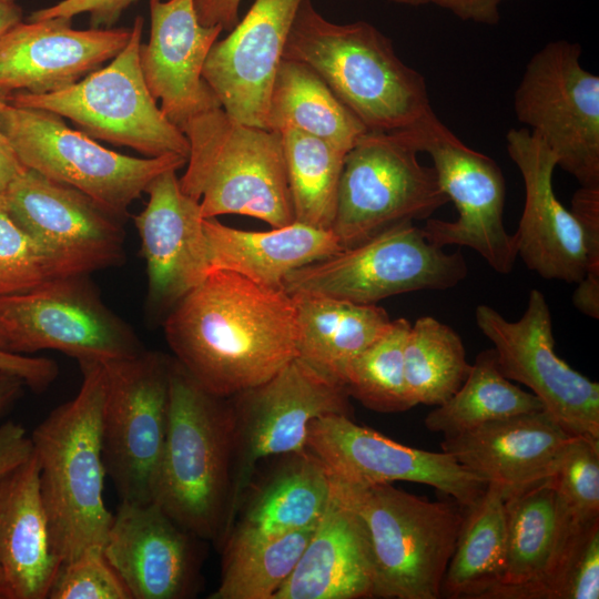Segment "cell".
<instances>
[{"label":"cell","instance_id":"cell-20","mask_svg":"<svg viewBox=\"0 0 599 599\" xmlns=\"http://www.w3.org/2000/svg\"><path fill=\"white\" fill-rule=\"evenodd\" d=\"M134 217L146 264L148 312L165 316L212 271L200 202L182 192L176 170L154 177Z\"/></svg>","mask_w":599,"mask_h":599},{"label":"cell","instance_id":"cell-33","mask_svg":"<svg viewBox=\"0 0 599 599\" xmlns=\"http://www.w3.org/2000/svg\"><path fill=\"white\" fill-rule=\"evenodd\" d=\"M552 478L506 498L505 572L501 582L483 598L499 590L535 585L551 571L558 541Z\"/></svg>","mask_w":599,"mask_h":599},{"label":"cell","instance_id":"cell-7","mask_svg":"<svg viewBox=\"0 0 599 599\" xmlns=\"http://www.w3.org/2000/svg\"><path fill=\"white\" fill-rule=\"evenodd\" d=\"M0 121L24 167L77 189L120 219L154 177L187 162L177 154L133 158L108 150L59 115L17 106L1 97Z\"/></svg>","mask_w":599,"mask_h":599},{"label":"cell","instance_id":"cell-37","mask_svg":"<svg viewBox=\"0 0 599 599\" xmlns=\"http://www.w3.org/2000/svg\"><path fill=\"white\" fill-rule=\"evenodd\" d=\"M404 368L414 404L438 406L459 389L471 364L453 328L432 316H422L408 331Z\"/></svg>","mask_w":599,"mask_h":599},{"label":"cell","instance_id":"cell-3","mask_svg":"<svg viewBox=\"0 0 599 599\" xmlns=\"http://www.w3.org/2000/svg\"><path fill=\"white\" fill-rule=\"evenodd\" d=\"M309 65L367 131L408 129L433 111L425 77L367 21L336 23L302 0L283 53Z\"/></svg>","mask_w":599,"mask_h":599},{"label":"cell","instance_id":"cell-23","mask_svg":"<svg viewBox=\"0 0 599 599\" xmlns=\"http://www.w3.org/2000/svg\"><path fill=\"white\" fill-rule=\"evenodd\" d=\"M506 148L525 185V205L514 234L518 256L547 280L578 284L587 263L583 233L555 194V154L527 128L509 130Z\"/></svg>","mask_w":599,"mask_h":599},{"label":"cell","instance_id":"cell-22","mask_svg":"<svg viewBox=\"0 0 599 599\" xmlns=\"http://www.w3.org/2000/svg\"><path fill=\"white\" fill-rule=\"evenodd\" d=\"M131 28L77 30L71 19L20 21L0 39V97L62 90L112 60Z\"/></svg>","mask_w":599,"mask_h":599},{"label":"cell","instance_id":"cell-5","mask_svg":"<svg viewBox=\"0 0 599 599\" xmlns=\"http://www.w3.org/2000/svg\"><path fill=\"white\" fill-rule=\"evenodd\" d=\"M331 486L365 537L373 598L441 597L465 508L454 499L429 501L392 484L359 486L331 478Z\"/></svg>","mask_w":599,"mask_h":599},{"label":"cell","instance_id":"cell-36","mask_svg":"<svg viewBox=\"0 0 599 599\" xmlns=\"http://www.w3.org/2000/svg\"><path fill=\"white\" fill-rule=\"evenodd\" d=\"M316 525L268 539H226L221 546L220 583L209 598L273 599L294 570Z\"/></svg>","mask_w":599,"mask_h":599},{"label":"cell","instance_id":"cell-28","mask_svg":"<svg viewBox=\"0 0 599 599\" xmlns=\"http://www.w3.org/2000/svg\"><path fill=\"white\" fill-rule=\"evenodd\" d=\"M282 457L265 479L247 489L225 540L268 539L318 522L331 497L326 469L307 449Z\"/></svg>","mask_w":599,"mask_h":599},{"label":"cell","instance_id":"cell-18","mask_svg":"<svg viewBox=\"0 0 599 599\" xmlns=\"http://www.w3.org/2000/svg\"><path fill=\"white\" fill-rule=\"evenodd\" d=\"M306 449L324 466L332 479L368 486L410 481L436 488L464 508L484 493L487 483L445 451L413 448L354 423L345 415L314 419Z\"/></svg>","mask_w":599,"mask_h":599},{"label":"cell","instance_id":"cell-54","mask_svg":"<svg viewBox=\"0 0 599 599\" xmlns=\"http://www.w3.org/2000/svg\"><path fill=\"white\" fill-rule=\"evenodd\" d=\"M2 1H7V2H16V0H2Z\"/></svg>","mask_w":599,"mask_h":599},{"label":"cell","instance_id":"cell-4","mask_svg":"<svg viewBox=\"0 0 599 599\" xmlns=\"http://www.w3.org/2000/svg\"><path fill=\"white\" fill-rule=\"evenodd\" d=\"M232 468L229 402L204 390L172 358L167 430L153 501L197 539L221 547L232 526Z\"/></svg>","mask_w":599,"mask_h":599},{"label":"cell","instance_id":"cell-13","mask_svg":"<svg viewBox=\"0 0 599 599\" xmlns=\"http://www.w3.org/2000/svg\"><path fill=\"white\" fill-rule=\"evenodd\" d=\"M577 42H548L527 63L514 110L552 151L557 166L580 186L598 187L599 77L582 67Z\"/></svg>","mask_w":599,"mask_h":599},{"label":"cell","instance_id":"cell-51","mask_svg":"<svg viewBox=\"0 0 599 599\" xmlns=\"http://www.w3.org/2000/svg\"><path fill=\"white\" fill-rule=\"evenodd\" d=\"M22 21V10L16 2L0 0V39Z\"/></svg>","mask_w":599,"mask_h":599},{"label":"cell","instance_id":"cell-42","mask_svg":"<svg viewBox=\"0 0 599 599\" xmlns=\"http://www.w3.org/2000/svg\"><path fill=\"white\" fill-rule=\"evenodd\" d=\"M572 214L579 222L586 251V273L578 283L572 301L577 309L599 317V186H581L571 201Z\"/></svg>","mask_w":599,"mask_h":599},{"label":"cell","instance_id":"cell-29","mask_svg":"<svg viewBox=\"0 0 599 599\" xmlns=\"http://www.w3.org/2000/svg\"><path fill=\"white\" fill-rule=\"evenodd\" d=\"M203 230L212 270L231 271L271 288H283L292 271L343 248L331 230L297 221L252 232L204 217Z\"/></svg>","mask_w":599,"mask_h":599},{"label":"cell","instance_id":"cell-14","mask_svg":"<svg viewBox=\"0 0 599 599\" xmlns=\"http://www.w3.org/2000/svg\"><path fill=\"white\" fill-rule=\"evenodd\" d=\"M0 331L9 352L54 349L78 363H105L144 349L88 275L58 276L27 293L0 297Z\"/></svg>","mask_w":599,"mask_h":599},{"label":"cell","instance_id":"cell-12","mask_svg":"<svg viewBox=\"0 0 599 599\" xmlns=\"http://www.w3.org/2000/svg\"><path fill=\"white\" fill-rule=\"evenodd\" d=\"M171 361L143 349L102 363L103 460L120 501H153L167 430Z\"/></svg>","mask_w":599,"mask_h":599},{"label":"cell","instance_id":"cell-10","mask_svg":"<svg viewBox=\"0 0 599 599\" xmlns=\"http://www.w3.org/2000/svg\"><path fill=\"white\" fill-rule=\"evenodd\" d=\"M459 251L446 253L423 229L405 222L285 276L288 294H312L356 304H376L415 291H444L467 275Z\"/></svg>","mask_w":599,"mask_h":599},{"label":"cell","instance_id":"cell-34","mask_svg":"<svg viewBox=\"0 0 599 599\" xmlns=\"http://www.w3.org/2000/svg\"><path fill=\"white\" fill-rule=\"evenodd\" d=\"M541 408L536 395L504 376L494 348H489L477 355L459 389L429 412L424 423L427 429L447 438L494 420Z\"/></svg>","mask_w":599,"mask_h":599},{"label":"cell","instance_id":"cell-43","mask_svg":"<svg viewBox=\"0 0 599 599\" xmlns=\"http://www.w3.org/2000/svg\"><path fill=\"white\" fill-rule=\"evenodd\" d=\"M557 582L555 599L599 598V521L581 535Z\"/></svg>","mask_w":599,"mask_h":599},{"label":"cell","instance_id":"cell-16","mask_svg":"<svg viewBox=\"0 0 599 599\" xmlns=\"http://www.w3.org/2000/svg\"><path fill=\"white\" fill-rule=\"evenodd\" d=\"M476 323L494 344L505 377L527 386L571 435L599 439V384L556 354L550 308L540 291H530L518 321L509 322L481 304L476 308Z\"/></svg>","mask_w":599,"mask_h":599},{"label":"cell","instance_id":"cell-2","mask_svg":"<svg viewBox=\"0 0 599 599\" xmlns=\"http://www.w3.org/2000/svg\"><path fill=\"white\" fill-rule=\"evenodd\" d=\"M79 365L78 394L55 407L30 437L50 541L60 564L90 548H103L113 518L103 496L105 372L102 363Z\"/></svg>","mask_w":599,"mask_h":599},{"label":"cell","instance_id":"cell-32","mask_svg":"<svg viewBox=\"0 0 599 599\" xmlns=\"http://www.w3.org/2000/svg\"><path fill=\"white\" fill-rule=\"evenodd\" d=\"M505 501L500 486L489 483L479 498L465 508L441 596L481 599L501 582L506 566Z\"/></svg>","mask_w":599,"mask_h":599},{"label":"cell","instance_id":"cell-39","mask_svg":"<svg viewBox=\"0 0 599 599\" xmlns=\"http://www.w3.org/2000/svg\"><path fill=\"white\" fill-rule=\"evenodd\" d=\"M558 515L575 527L599 520V439L575 436L554 476Z\"/></svg>","mask_w":599,"mask_h":599},{"label":"cell","instance_id":"cell-38","mask_svg":"<svg viewBox=\"0 0 599 599\" xmlns=\"http://www.w3.org/2000/svg\"><path fill=\"white\" fill-rule=\"evenodd\" d=\"M410 323L392 321L389 328L345 367L342 383L349 397L379 413L405 412L416 406L404 368V346Z\"/></svg>","mask_w":599,"mask_h":599},{"label":"cell","instance_id":"cell-41","mask_svg":"<svg viewBox=\"0 0 599 599\" xmlns=\"http://www.w3.org/2000/svg\"><path fill=\"white\" fill-rule=\"evenodd\" d=\"M49 599H132L103 548H90L62 562L50 587Z\"/></svg>","mask_w":599,"mask_h":599},{"label":"cell","instance_id":"cell-19","mask_svg":"<svg viewBox=\"0 0 599 599\" xmlns=\"http://www.w3.org/2000/svg\"><path fill=\"white\" fill-rule=\"evenodd\" d=\"M302 0H254L227 37L212 45L202 77L238 122L268 129V101Z\"/></svg>","mask_w":599,"mask_h":599},{"label":"cell","instance_id":"cell-53","mask_svg":"<svg viewBox=\"0 0 599 599\" xmlns=\"http://www.w3.org/2000/svg\"><path fill=\"white\" fill-rule=\"evenodd\" d=\"M0 348L6 349L4 338L1 331H0Z\"/></svg>","mask_w":599,"mask_h":599},{"label":"cell","instance_id":"cell-8","mask_svg":"<svg viewBox=\"0 0 599 599\" xmlns=\"http://www.w3.org/2000/svg\"><path fill=\"white\" fill-rule=\"evenodd\" d=\"M143 19L136 17L131 37L111 62L80 81L44 94L1 97L22 108L67 118L88 135L129 146L148 158L165 154L189 156V141L156 104L140 64Z\"/></svg>","mask_w":599,"mask_h":599},{"label":"cell","instance_id":"cell-21","mask_svg":"<svg viewBox=\"0 0 599 599\" xmlns=\"http://www.w3.org/2000/svg\"><path fill=\"white\" fill-rule=\"evenodd\" d=\"M195 538L155 501H120L103 554L132 599H184L199 587Z\"/></svg>","mask_w":599,"mask_h":599},{"label":"cell","instance_id":"cell-35","mask_svg":"<svg viewBox=\"0 0 599 599\" xmlns=\"http://www.w3.org/2000/svg\"><path fill=\"white\" fill-rule=\"evenodd\" d=\"M280 134L295 221L331 230L347 152L297 130Z\"/></svg>","mask_w":599,"mask_h":599},{"label":"cell","instance_id":"cell-27","mask_svg":"<svg viewBox=\"0 0 599 599\" xmlns=\"http://www.w3.org/2000/svg\"><path fill=\"white\" fill-rule=\"evenodd\" d=\"M361 598H373L367 545L357 518L331 486L324 514L273 599Z\"/></svg>","mask_w":599,"mask_h":599},{"label":"cell","instance_id":"cell-44","mask_svg":"<svg viewBox=\"0 0 599 599\" xmlns=\"http://www.w3.org/2000/svg\"><path fill=\"white\" fill-rule=\"evenodd\" d=\"M138 0H61L50 7L37 10L28 20L51 18L71 19L88 13L93 28L113 26L122 13Z\"/></svg>","mask_w":599,"mask_h":599},{"label":"cell","instance_id":"cell-25","mask_svg":"<svg viewBox=\"0 0 599 599\" xmlns=\"http://www.w3.org/2000/svg\"><path fill=\"white\" fill-rule=\"evenodd\" d=\"M573 437L541 408L444 438L440 447L508 498L552 478Z\"/></svg>","mask_w":599,"mask_h":599},{"label":"cell","instance_id":"cell-17","mask_svg":"<svg viewBox=\"0 0 599 599\" xmlns=\"http://www.w3.org/2000/svg\"><path fill=\"white\" fill-rule=\"evenodd\" d=\"M0 206L57 263L88 275L125 258L120 217L74 187L26 169L0 194Z\"/></svg>","mask_w":599,"mask_h":599},{"label":"cell","instance_id":"cell-50","mask_svg":"<svg viewBox=\"0 0 599 599\" xmlns=\"http://www.w3.org/2000/svg\"><path fill=\"white\" fill-rule=\"evenodd\" d=\"M23 386L19 377L0 372V415L20 397Z\"/></svg>","mask_w":599,"mask_h":599},{"label":"cell","instance_id":"cell-30","mask_svg":"<svg viewBox=\"0 0 599 599\" xmlns=\"http://www.w3.org/2000/svg\"><path fill=\"white\" fill-rule=\"evenodd\" d=\"M296 313V349L323 374L342 383L346 365L390 326L376 304H356L312 294H291Z\"/></svg>","mask_w":599,"mask_h":599},{"label":"cell","instance_id":"cell-47","mask_svg":"<svg viewBox=\"0 0 599 599\" xmlns=\"http://www.w3.org/2000/svg\"><path fill=\"white\" fill-rule=\"evenodd\" d=\"M32 454V441L26 429L14 422L0 425V475L27 460Z\"/></svg>","mask_w":599,"mask_h":599},{"label":"cell","instance_id":"cell-45","mask_svg":"<svg viewBox=\"0 0 599 599\" xmlns=\"http://www.w3.org/2000/svg\"><path fill=\"white\" fill-rule=\"evenodd\" d=\"M0 372L19 377L35 392L45 390L58 377V364L47 357L17 354L0 348Z\"/></svg>","mask_w":599,"mask_h":599},{"label":"cell","instance_id":"cell-40","mask_svg":"<svg viewBox=\"0 0 599 599\" xmlns=\"http://www.w3.org/2000/svg\"><path fill=\"white\" fill-rule=\"evenodd\" d=\"M63 276L54 260L0 206V297Z\"/></svg>","mask_w":599,"mask_h":599},{"label":"cell","instance_id":"cell-6","mask_svg":"<svg viewBox=\"0 0 599 599\" xmlns=\"http://www.w3.org/2000/svg\"><path fill=\"white\" fill-rule=\"evenodd\" d=\"M180 130L190 145L180 186L203 217L241 214L272 227L295 221L280 132L238 122L221 106Z\"/></svg>","mask_w":599,"mask_h":599},{"label":"cell","instance_id":"cell-9","mask_svg":"<svg viewBox=\"0 0 599 599\" xmlns=\"http://www.w3.org/2000/svg\"><path fill=\"white\" fill-rule=\"evenodd\" d=\"M409 129L365 132L346 153L331 231L343 248L414 220H427L449 202L433 166L417 158Z\"/></svg>","mask_w":599,"mask_h":599},{"label":"cell","instance_id":"cell-52","mask_svg":"<svg viewBox=\"0 0 599 599\" xmlns=\"http://www.w3.org/2000/svg\"><path fill=\"white\" fill-rule=\"evenodd\" d=\"M2 590H3V577H2V571L0 568V599L2 598Z\"/></svg>","mask_w":599,"mask_h":599},{"label":"cell","instance_id":"cell-15","mask_svg":"<svg viewBox=\"0 0 599 599\" xmlns=\"http://www.w3.org/2000/svg\"><path fill=\"white\" fill-rule=\"evenodd\" d=\"M419 152L433 160L440 189L458 212L455 221L427 219L432 244L475 250L498 273L511 272L518 256L515 235L504 225L506 183L499 165L460 141L430 111L410 126Z\"/></svg>","mask_w":599,"mask_h":599},{"label":"cell","instance_id":"cell-11","mask_svg":"<svg viewBox=\"0 0 599 599\" xmlns=\"http://www.w3.org/2000/svg\"><path fill=\"white\" fill-rule=\"evenodd\" d=\"M230 398L233 525L261 461L305 450L314 419L352 417L353 409L344 385L297 356L267 380Z\"/></svg>","mask_w":599,"mask_h":599},{"label":"cell","instance_id":"cell-46","mask_svg":"<svg viewBox=\"0 0 599 599\" xmlns=\"http://www.w3.org/2000/svg\"><path fill=\"white\" fill-rule=\"evenodd\" d=\"M403 6L434 4L446 9L464 21H473L487 26L497 24L500 20V6L505 0H389Z\"/></svg>","mask_w":599,"mask_h":599},{"label":"cell","instance_id":"cell-24","mask_svg":"<svg viewBox=\"0 0 599 599\" xmlns=\"http://www.w3.org/2000/svg\"><path fill=\"white\" fill-rule=\"evenodd\" d=\"M150 39L140 47L144 81L160 109L179 129L189 119L221 106L202 77L221 26H203L194 0H150Z\"/></svg>","mask_w":599,"mask_h":599},{"label":"cell","instance_id":"cell-49","mask_svg":"<svg viewBox=\"0 0 599 599\" xmlns=\"http://www.w3.org/2000/svg\"><path fill=\"white\" fill-rule=\"evenodd\" d=\"M26 169L17 158L0 121V194Z\"/></svg>","mask_w":599,"mask_h":599},{"label":"cell","instance_id":"cell-26","mask_svg":"<svg viewBox=\"0 0 599 599\" xmlns=\"http://www.w3.org/2000/svg\"><path fill=\"white\" fill-rule=\"evenodd\" d=\"M53 552L33 453L0 475L3 599H45L60 567Z\"/></svg>","mask_w":599,"mask_h":599},{"label":"cell","instance_id":"cell-48","mask_svg":"<svg viewBox=\"0 0 599 599\" xmlns=\"http://www.w3.org/2000/svg\"><path fill=\"white\" fill-rule=\"evenodd\" d=\"M242 0H194L197 18L203 26H221L231 31L238 22Z\"/></svg>","mask_w":599,"mask_h":599},{"label":"cell","instance_id":"cell-1","mask_svg":"<svg viewBox=\"0 0 599 599\" xmlns=\"http://www.w3.org/2000/svg\"><path fill=\"white\" fill-rule=\"evenodd\" d=\"M174 359L207 393L230 398L297 356L291 294L226 270L205 280L164 316Z\"/></svg>","mask_w":599,"mask_h":599},{"label":"cell","instance_id":"cell-31","mask_svg":"<svg viewBox=\"0 0 599 599\" xmlns=\"http://www.w3.org/2000/svg\"><path fill=\"white\" fill-rule=\"evenodd\" d=\"M268 130L293 129L348 152L367 132L325 81L307 64L282 59L268 101Z\"/></svg>","mask_w":599,"mask_h":599}]
</instances>
